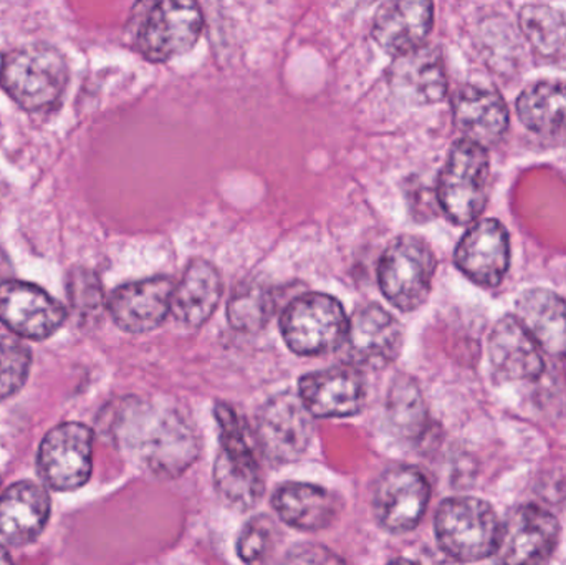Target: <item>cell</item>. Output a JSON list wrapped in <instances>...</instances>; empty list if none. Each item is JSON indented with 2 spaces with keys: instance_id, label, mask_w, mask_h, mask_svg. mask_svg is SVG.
<instances>
[{
  "instance_id": "21",
  "label": "cell",
  "mask_w": 566,
  "mask_h": 565,
  "mask_svg": "<svg viewBox=\"0 0 566 565\" xmlns=\"http://www.w3.org/2000/svg\"><path fill=\"white\" fill-rule=\"evenodd\" d=\"M454 122L464 138L489 148L504 138L509 108L495 90L468 85L455 95Z\"/></svg>"
},
{
  "instance_id": "12",
  "label": "cell",
  "mask_w": 566,
  "mask_h": 565,
  "mask_svg": "<svg viewBox=\"0 0 566 565\" xmlns=\"http://www.w3.org/2000/svg\"><path fill=\"white\" fill-rule=\"evenodd\" d=\"M560 526L554 514L527 504L507 514L499 531L495 561L504 564H538L557 547Z\"/></svg>"
},
{
  "instance_id": "32",
  "label": "cell",
  "mask_w": 566,
  "mask_h": 565,
  "mask_svg": "<svg viewBox=\"0 0 566 565\" xmlns=\"http://www.w3.org/2000/svg\"><path fill=\"white\" fill-rule=\"evenodd\" d=\"M70 304L82 321H93L103 308V291L98 278L85 269H75L69 278Z\"/></svg>"
},
{
  "instance_id": "14",
  "label": "cell",
  "mask_w": 566,
  "mask_h": 565,
  "mask_svg": "<svg viewBox=\"0 0 566 565\" xmlns=\"http://www.w3.org/2000/svg\"><path fill=\"white\" fill-rule=\"evenodd\" d=\"M343 345L353 367L381 370L398 358L402 347L401 325L381 305H366L349 321Z\"/></svg>"
},
{
  "instance_id": "3",
  "label": "cell",
  "mask_w": 566,
  "mask_h": 565,
  "mask_svg": "<svg viewBox=\"0 0 566 565\" xmlns=\"http://www.w3.org/2000/svg\"><path fill=\"white\" fill-rule=\"evenodd\" d=\"M214 411L221 430V451L214 464L216 491L234 510H251L264 496L261 464L238 411L226 404L216 405Z\"/></svg>"
},
{
  "instance_id": "30",
  "label": "cell",
  "mask_w": 566,
  "mask_h": 565,
  "mask_svg": "<svg viewBox=\"0 0 566 565\" xmlns=\"http://www.w3.org/2000/svg\"><path fill=\"white\" fill-rule=\"evenodd\" d=\"M32 354L23 342L0 335V401L22 390L29 377Z\"/></svg>"
},
{
  "instance_id": "16",
  "label": "cell",
  "mask_w": 566,
  "mask_h": 565,
  "mask_svg": "<svg viewBox=\"0 0 566 565\" xmlns=\"http://www.w3.org/2000/svg\"><path fill=\"white\" fill-rule=\"evenodd\" d=\"M175 282L169 278L143 279L129 282L113 292L109 314L122 331L145 334L155 331L171 314Z\"/></svg>"
},
{
  "instance_id": "4",
  "label": "cell",
  "mask_w": 566,
  "mask_h": 565,
  "mask_svg": "<svg viewBox=\"0 0 566 565\" xmlns=\"http://www.w3.org/2000/svg\"><path fill=\"white\" fill-rule=\"evenodd\" d=\"M69 82V69L59 50L32 45L13 50L0 66V83L10 98L27 112L59 105Z\"/></svg>"
},
{
  "instance_id": "24",
  "label": "cell",
  "mask_w": 566,
  "mask_h": 565,
  "mask_svg": "<svg viewBox=\"0 0 566 565\" xmlns=\"http://www.w3.org/2000/svg\"><path fill=\"white\" fill-rule=\"evenodd\" d=\"M222 297V278L208 261H192L172 292L171 314L186 327H201Z\"/></svg>"
},
{
  "instance_id": "1",
  "label": "cell",
  "mask_w": 566,
  "mask_h": 565,
  "mask_svg": "<svg viewBox=\"0 0 566 565\" xmlns=\"http://www.w3.org/2000/svg\"><path fill=\"white\" fill-rule=\"evenodd\" d=\"M115 437L156 477H181L199 457L198 435L191 421L172 405L128 401L116 414Z\"/></svg>"
},
{
  "instance_id": "17",
  "label": "cell",
  "mask_w": 566,
  "mask_h": 565,
  "mask_svg": "<svg viewBox=\"0 0 566 565\" xmlns=\"http://www.w3.org/2000/svg\"><path fill=\"white\" fill-rule=\"evenodd\" d=\"M455 264L475 284L497 287L511 264L507 229L495 219L472 226L455 249Z\"/></svg>"
},
{
  "instance_id": "34",
  "label": "cell",
  "mask_w": 566,
  "mask_h": 565,
  "mask_svg": "<svg viewBox=\"0 0 566 565\" xmlns=\"http://www.w3.org/2000/svg\"><path fill=\"white\" fill-rule=\"evenodd\" d=\"M7 261L2 258V252H0V282L6 281L7 279Z\"/></svg>"
},
{
  "instance_id": "29",
  "label": "cell",
  "mask_w": 566,
  "mask_h": 565,
  "mask_svg": "<svg viewBox=\"0 0 566 565\" xmlns=\"http://www.w3.org/2000/svg\"><path fill=\"white\" fill-rule=\"evenodd\" d=\"M389 423L396 433L408 440H416L424 433L428 425V410L418 384L406 375L392 381L388 394Z\"/></svg>"
},
{
  "instance_id": "18",
  "label": "cell",
  "mask_w": 566,
  "mask_h": 565,
  "mask_svg": "<svg viewBox=\"0 0 566 565\" xmlns=\"http://www.w3.org/2000/svg\"><path fill=\"white\" fill-rule=\"evenodd\" d=\"M432 22V0H386L376 13L373 36L389 55H405L424 45Z\"/></svg>"
},
{
  "instance_id": "28",
  "label": "cell",
  "mask_w": 566,
  "mask_h": 565,
  "mask_svg": "<svg viewBox=\"0 0 566 565\" xmlns=\"http://www.w3.org/2000/svg\"><path fill=\"white\" fill-rule=\"evenodd\" d=\"M275 295L272 287L258 279L242 282L229 301V324L239 332L255 334L262 331L275 312Z\"/></svg>"
},
{
  "instance_id": "31",
  "label": "cell",
  "mask_w": 566,
  "mask_h": 565,
  "mask_svg": "<svg viewBox=\"0 0 566 565\" xmlns=\"http://www.w3.org/2000/svg\"><path fill=\"white\" fill-rule=\"evenodd\" d=\"M277 527L268 516L254 517L239 534L238 554L244 563L255 564L268 559L277 544Z\"/></svg>"
},
{
  "instance_id": "11",
  "label": "cell",
  "mask_w": 566,
  "mask_h": 565,
  "mask_svg": "<svg viewBox=\"0 0 566 565\" xmlns=\"http://www.w3.org/2000/svg\"><path fill=\"white\" fill-rule=\"evenodd\" d=\"M312 438V414L300 395L281 394L259 411L258 443L271 463L286 464L298 460Z\"/></svg>"
},
{
  "instance_id": "25",
  "label": "cell",
  "mask_w": 566,
  "mask_h": 565,
  "mask_svg": "<svg viewBox=\"0 0 566 565\" xmlns=\"http://www.w3.org/2000/svg\"><path fill=\"white\" fill-rule=\"evenodd\" d=\"M279 517L298 531H322L335 523L339 503L329 491L315 484L286 483L272 498Z\"/></svg>"
},
{
  "instance_id": "19",
  "label": "cell",
  "mask_w": 566,
  "mask_h": 565,
  "mask_svg": "<svg viewBox=\"0 0 566 565\" xmlns=\"http://www.w3.org/2000/svg\"><path fill=\"white\" fill-rule=\"evenodd\" d=\"M50 498L32 481H20L0 496V546L22 547L45 530Z\"/></svg>"
},
{
  "instance_id": "8",
  "label": "cell",
  "mask_w": 566,
  "mask_h": 565,
  "mask_svg": "<svg viewBox=\"0 0 566 565\" xmlns=\"http://www.w3.org/2000/svg\"><path fill=\"white\" fill-rule=\"evenodd\" d=\"M434 272L431 248L415 236H402L392 241L379 259V289L399 311H416L431 294Z\"/></svg>"
},
{
  "instance_id": "10",
  "label": "cell",
  "mask_w": 566,
  "mask_h": 565,
  "mask_svg": "<svg viewBox=\"0 0 566 565\" xmlns=\"http://www.w3.org/2000/svg\"><path fill=\"white\" fill-rule=\"evenodd\" d=\"M431 500V486L421 471L396 467L376 481L373 511L382 530L392 534L416 530L424 517Z\"/></svg>"
},
{
  "instance_id": "13",
  "label": "cell",
  "mask_w": 566,
  "mask_h": 565,
  "mask_svg": "<svg viewBox=\"0 0 566 565\" xmlns=\"http://www.w3.org/2000/svg\"><path fill=\"white\" fill-rule=\"evenodd\" d=\"M65 317L63 305L43 289L12 279L0 282V322L19 337L45 341Z\"/></svg>"
},
{
  "instance_id": "5",
  "label": "cell",
  "mask_w": 566,
  "mask_h": 565,
  "mask_svg": "<svg viewBox=\"0 0 566 565\" xmlns=\"http://www.w3.org/2000/svg\"><path fill=\"white\" fill-rule=\"evenodd\" d=\"M489 172L488 148L468 138L454 143L438 185L439 205L454 224H471L484 211Z\"/></svg>"
},
{
  "instance_id": "9",
  "label": "cell",
  "mask_w": 566,
  "mask_h": 565,
  "mask_svg": "<svg viewBox=\"0 0 566 565\" xmlns=\"http://www.w3.org/2000/svg\"><path fill=\"white\" fill-rule=\"evenodd\" d=\"M93 433L82 423L53 428L40 444V477L55 491H75L92 477Z\"/></svg>"
},
{
  "instance_id": "20",
  "label": "cell",
  "mask_w": 566,
  "mask_h": 565,
  "mask_svg": "<svg viewBox=\"0 0 566 565\" xmlns=\"http://www.w3.org/2000/svg\"><path fill=\"white\" fill-rule=\"evenodd\" d=\"M489 362L505 380L535 381L544 375L542 348L517 317L501 318L489 335Z\"/></svg>"
},
{
  "instance_id": "2",
  "label": "cell",
  "mask_w": 566,
  "mask_h": 565,
  "mask_svg": "<svg viewBox=\"0 0 566 565\" xmlns=\"http://www.w3.org/2000/svg\"><path fill=\"white\" fill-rule=\"evenodd\" d=\"M136 50L149 62L163 63L185 55L202 32L198 0H138L133 12Z\"/></svg>"
},
{
  "instance_id": "27",
  "label": "cell",
  "mask_w": 566,
  "mask_h": 565,
  "mask_svg": "<svg viewBox=\"0 0 566 565\" xmlns=\"http://www.w3.org/2000/svg\"><path fill=\"white\" fill-rule=\"evenodd\" d=\"M521 27L538 55L548 60L566 56V13L544 3L521 10Z\"/></svg>"
},
{
  "instance_id": "22",
  "label": "cell",
  "mask_w": 566,
  "mask_h": 565,
  "mask_svg": "<svg viewBox=\"0 0 566 565\" xmlns=\"http://www.w3.org/2000/svg\"><path fill=\"white\" fill-rule=\"evenodd\" d=\"M515 317L538 347L554 358H566V302L547 289H532L518 297Z\"/></svg>"
},
{
  "instance_id": "26",
  "label": "cell",
  "mask_w": 566,
  "mask_h": 565,
  "mask_svg": "<svg viewBox=\"0 0 566 565\" xmlns=\"http://www.w3.org/2000/svg\"><path fill=\"white\" fill-rule=\"evenodd\" d=\"M521 122L542 136H566V80H542L517 100Z\"/></svg>"
},
{
  "instance_id": "15",
  "label": "cell",
  "mask_w": 566,
  "mask_h": 565,
  "mask_svg": "<svg viewBox=\"0 0 566 565\" xmlns=\"http://www.w3.org/2000/svg\"><path fill=\"white\" fill-rule=\"evenodd\" d=\"M298 395L312 417H353L365 405V378L353 365L313 372L300 380Z\"/></svg>"
},
{
  "instance_id": "35",
  "label": "cell",
  "mask_w": 566,
  "mask_h": 565,
  "mask_svg": "<svg viewBox=\"0 0 566 565\" xmlns=\"http://www.w3.org/2000/svg\"><path fill=\"white\" fill-rule=\"evenodd\" d=\"M12 561V557L7 554V551L3 550V546H0V564H9Z\"/></svg>"
},
{
  "instance_id": "23",
  "label": "cell",
  "mask_w": 566,
  "mask_h": 565,
  "mask_svg": "<svg viewBox=\"0 0 566 565\" xmlns=\"http://www.w3.org/2000/svg\"><path fill=\"white\" fill-rule=\"evenodd\" d=\"M391 83L399 95L416 105L441 102L448 92L441 55L426 45L398 56L391 69Z\"/></svg>"
},
{
  "instance_id": "7",
  "label": "cell",
  "mask_w": 566,
  "mask_h": 565,
  "mask_svg": "<svg viewBox=\"0 0 566 565\" xmlns=\"http://www.w3.org/2000/svg\"><path fill=\"white\" fill-rule=\"evenodd\" d=\"M345 308L332 295L303 294L282 314L283 341L290 350L306 357L325 355L342 347L348 332Z\"/></svg>"
},
{
  "instance_id": "33",
  "label": "cell",
  "mask_w": 566,
  "mask_h": 565,
  "mask_svg": "<svg viewBox=\"0 0 566 565\" xmlns=\"http://www.w3.org/2000/svg\"><path fill=\"white\" fill-rule=\"evenodd\" d=\"M336 2L343 3V6L349 7V9H361V7L371 6L375 0H336Z\"/></svg>"
},
{
  "instance_id": "6",
  "label": "cell",
  "mask_w": 566,
  "mask_h": 565,
  "mask_svg": "<svg viewBox=\"0 0 566 565\" xmlns=\"http://www.w3.org/2000/svg\"><path fill=\"white\" fill-rule=\"evenodd\" d=\"M434 530L439 546L449 557L475 563L494 556L501 524L485 501L451 498L439 506Z\"/></svg>"
}]
</instances>
